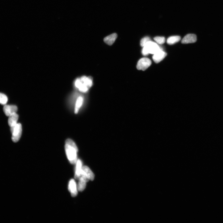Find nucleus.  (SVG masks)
<instances>
[{
    "label": "nucleus",
    "instance_id": "obj_14",
    "mask_svg": "<svg viewBox=\"0 0 223 223\" xmlns=\"http://www.w3.org/2000/svg\"><path fill=\"white\" fill-rule=\"evenodd\" d=\"M117 37V34L113 33L105 37L104 39V41L108 45H111L115 42Z\"/></svg>",
    "mask_w": 223,
    "mask_h": 223
},
{
    "label": "nucleus",
    "instance_id": "obj_9",
    "mask_svg": "<svg viewBox=\"0 0 223 223\" xmlns=\"http://www.w3.org/2000/svg\"><path fill=\"white\" fill-rule=\"evenodd\" d=\"M167 56V53L161 49L153 54V59L156 63H158L162 61Z\"/></svg>",
    "mask_w": 223,
    "mask_h": 223
},
{
    "label": "nucleus",
    "instance_id": "obj_20",
    "mask_svg": "<svg viewBox=\"0 0 223 223\" xmlns=\"http://www.w3.org/2000/svg\"><path fill=\"white\" fill-rule=\"evenodd\" d=\"M152 41L150 38L148 37H146L143 38L141 41V45L143 47L148 43V42Z\"/></svg>",
    "mask_w": 223,
    "mask_h": 223
},
{
    "label": "nucleus",
    "instance_id": "obj_5",
    "mask_svg": "<svg viewBox=\"0 0 223 223\" xmlns=\"http://www.w3.org/2000/svg\"><path fill=\"white\" fill-rule=\"evenodd\" d=\"M74 86L77 89L82 92H87L89 88L80 80V78H77L74 82Z\"/></svg>",
    "mask_w": 223,
    "mask_h": 223
},
{
    "label": "nucleus",
    "instance_id": "obj_16",
    "mask_svg": "<svg viewBox=\"0 0 223 223\" xmlns=\"http://www.w3.org/2000/svg\"><path fill=\"white\" fill-rule=\"evenodd\" d=\"M81 80L89 89L92 85V80L91 78L83 76L80 78Z\"/></svg>",
    "mask_w": 223,
    "mask_h": 223
},
{
    "label": "nucleus",
    "instance_id": "obj_8",
    "mask_svg": "<svg viewBox=\"0 0 223 223\" xmlns=\"http://www.w3.org/2000/svg\"><path fill=\"white\" fill-rule=\"evenodd\" d=\"M79 182L77 185L78 191H83L86 188V183L89 179L86 176L81 175L79 179Z\"/></svg>",
    "mask_w": 223,
    "mask_h": 223
},
{
    "label": "nucleus",
    "instance_id": "obj_1",
    "mask_svg": "<svg viewBox=\"0 0 223 223\" xmlns=\"http://www.w3.org/2000/svg\"><path fill=\"white\" fill-rule=\"evenodd\" d=\"M65 149L67 158L71 164H75L77 161L78 150L76 144L70 139H68L65 142Z\"/></svg>",
    "mask_w": 223,
    "mask_h": 223
},
{
    "label": "nucleus",
    "instance_id": "obj_12",
    "mask_svg": "<svg viewBox=\"0 0 223 223\" xmlns=\"http://www.w3.org/2000/svg\"><path fill=\"white\" fill-rule=\"evenodd\" d=\"M76 167L75 174V178L77 180H79L81 176L82 166V163L80 159L77 160L76 163Z\"/></svg>",
    "mask_w": 223,
    "mask_h": 223
},
{
    "label": "nucleus",
    "instance_id": "obj_3",
    "mask_svg": "<svg viewBox=\"0 0 223 223\" xmlns=\"http://www.w3.org/2000/svg\"><path fill=\"white\" fill-rule=\"evenodd\" d=\"M10 128L12 134V140L14 142H17L19 140L22 136V125L20 123H17L15 125Z\"/></svg>",
    "mask_w": 223,
    "mask_h": 223
},
{
    "label": "nucleus",
    "instance_id": "obj_2",
    "mask_svg": "<svg viewBox=\"0 0 223 223\" xmlns=\"http://www.w3.org/2000/svg\"><path fill=\"white\" fill-rule=\"evenodd\" d=\"M161 49H162V48L157 44L151 41L143 47L142 52L143 55L146 56L149 54H154Z\"/></svg>",
    "mask_w": 223,
    "mask_h": 223
},
{
    "label": "nucleus",
    "instance_id": "obj_4",
    "mask_svg": "<svg viewBox=\"0 0 223 223\" xmlns=\"http://www.w3.org/2000/svg\"><path fill=\"white\" fill-rule=\"evenodd\" d=\"M152 62L148 58H143L138 61L137 68L139 70L144 71L147 69L151 65Z\"/></svg>",
    "mask_w": 223,
    "mask_h": 223
},
{
    "label": "nucleus",
    "instance_id": "obj_7",
    "mask_svg": "<svg viewBox=\"0 0 223 223\" xmlns=\"http://www.w3.org/2000/svg\"><path fill=\"white\" fill-rule=\"evenodd\" d=\"M17 110V107L15 105H6L3 108V111L5 115L8 117L14 113H16Z\"/></svg>",
    "mask_w": 223,
    "mask_h": 223
},
{
    "label": "nucleus",
    "instance_id": "obj_10",
    "mask_svg": "<svg viewBox=\"0 0 223 223\" xmlns=\"http://www.w3.org/2000/svg\"><path fill=\"white\" fill-rule=\"evenodd\" d=\"M81 175L86 176L89 180H93L94 179L95 176L94 173L87 166H82Z\"/></svg>",
    "mask_w": 223,
    "mask_h": 223
},
{
    "label": "nucleus",
    "instance_id": "obj_13",
    "mask_svg": "<svg viewBox=\"0 0 223 223\" xmlns=\"http://www.w3.org/2000/svg\"><path fill=\"white\" fill-rule=\"evenodd\" d=\"M8 123L9 126L10 127H12L17 123L19 116L16 113H14L11 114L9 117Z\"/></svg>",
    "mask_w": 223,
    "mask_h": 223
},
{
    "label": "nucleus",
    "instance_id": "obj_11",
    "mask_svg": "<svg viewBox=\"0 0 223 223\" xmlns=\"http://www.w3.org/2000/svg\"><path fill=\"white\" fill-rule=\"evenodd\" d=\"M196 35L194 34H189L186 35L182 39L181 42L183 44L194 43L196 41Z\"/></svg>",
    "mask_w": 223,
    "mask_h": 223
},
{
    "label": "nucleus",
    "instance_id": "obj_15",
    "mask_svg": "<svg viewBox=\"0 0 223 223\" xmlns=\"http://www.w3.org/2000/svg\"><path fill=\"white\" fill-rule=\"evenodd\" d=\"M84 99L82 96H79L77 98L75 105V113L77 114L82 105Z\"/></svg>",
    "mask_w": 223,
    "mask_h": 223
},
{
    "label": "nucleus",
    "instance_id": "obj_19",
    "mask_svg": "<svg viewBox=\"0 0 223 223\" xmlns=\"http://www.w3.org/2000/svg\"><path fill=\"white\" fill-rule=\"evenodd\" d=\"M154 39L156 43L159 44H164L166 41L165 38L163 37H156L154 38Z\"/></svg>",
    "mask_w": 223,
    "mask_h": 223
},
{
    "label": "nucleus",
    "instance_id": "obj_17",
    "mask_svg": "<svg viewBox=\"0 0 223 223\" xmlns=\"http://www.w3.org/2000/svg\"><path fill=\"white\" fill-rule=\"evenodd\" d=\"M181 40V37L179 36H172L169 38L167 41L168 44L172 45L177 43Z\"/></svg>",
    "mask_w": 223,
    "mask_h": 223
},
{
    "label": "nucleus",
    "instance_id": "obj_18",
    "mask_svg": "<svg viewBox=\"0 0 223 223\" xmlns=\"http://www.w3.org/2000/svg\"><path fill=\"white\" fill-rule=\"evenodd\" d=\"M8 101L7 96L3 93H0V104L5 105L6 104Z\"/></svg>",
    "mask_w": 223,
    "mask_h": 223
},
{
    "label": "nucleus",
    "instance_id": "obj_6",
    "mask_svg": "<svg viewBox=\"0 0 223 223\" xmlns=\"http://www.w3.org/2000/svg\"><path fill=\"white\" fill-rule=\"evenodd\" d=\"M68 189L70 192L71 196L75 197L77 194V185L74 179H71L68 185Z\"/></svg>",
    "mask_w": 223,
    "mask_h": 223
}]
</instances>
